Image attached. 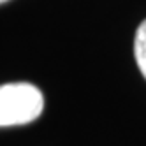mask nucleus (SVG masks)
Segmentation results:
<instances>
[{
  "instance_id": "f03ea898",
  "label": "nucleus",
  "mask_w": 146,
  "mask_h": 146,
  "mask_svg": "<svg viewBox=\"0 0 146 146\" xmlns=\"http://www.w3.org/2000/svg\"><path fill=\"white\" fill-rule=\"evenodd\" d=\"M134 58L137 64L141 74L146 79V19L139 25L137 32H135V39H134Z\"/></svg>"
},
{
  "instance_id": "7ed1b4c3",
  "label": "nucleus",
  "mask_w": 146,
  "mask_h": 146,
  "mask_svg": "<svg viewBox=\"0 0 146 146\" xmlns=\"http://www.w3.org/2000/svg\"><path fill=\"white\" fill-rule=\"evenodd\" d=\"M4 2H7V0H0V4H4Z\"/></svg>"
},
{
  "instance_id": "f257e3e1",
  "label": "nucleus",
  "mask_w": 146,
  "mask_h": 146,
  "mask_svg": "<svg viewBox=\"0 0 146 146\" xmlns=\"http://www.w3.org/2000/svg\"><path fill=\"white\" fill-rule=\"evenodd\" d=\"M44 109V95L32 83L0 85V127L34 121Z\"/></svg>"
}]
</instances>
